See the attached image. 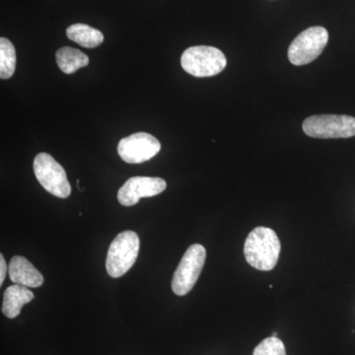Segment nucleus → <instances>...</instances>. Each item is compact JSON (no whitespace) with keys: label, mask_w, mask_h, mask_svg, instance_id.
<instances>
[{"label":"nucleus","mask_w":355,"mask_h":355,"mask_svg":"<svg viewBox=\"0 0 355 355\" xmlns=\"http://www.w3.org/2000/svg\"><path fill=\"white\" fill-rule=\"evenodd\" d=\"M16 69V51L8 39H0V77L9 79Z\"/></svg>","instance_id":"nucleus-14"},{"label":"nucleus","mask_w":355,"mask_h":355,"mask_svg":"<svg viewBox=\"0 0 355 355\" xmlns=\"http://www.w3.org/2000/svg\"><path fill=\"white\" fill-rule=\"evenodd\" d=\"M67 38L84 48L93 49L104 42V35L99 30L86 24H73L67 29Z\"/></svg>","instance_id":"nucleus-12"},{"label":"nucleus","mask_w":355,"mask_h":355,"mask_svg":"<svg viewBox=\"0 0 355 355\" xmlns=\"http://www.w3.org/2000/svg\"><path fill=\"white\" fill-rule=\"evenodd\" d=\"M282 244L277 233L268 227L254 228L244 245L247 263L259 270H272L279 261Z\"/></svg>","instance_id":"nucleus-1"},{"label":"nucleus","mask_w":355,"mask_h":355,"mask_svg":"<svg viewBox=\"0 0 355 355\" xmlns=\"http://www.w3.org/2000/svg\"><path fill=\"white\" fill-rule=\"evenodd\" d=\"M303 132L314 139H349L355 137V118L343 114H318L306 119Z\"/></svg>","instance_id":"nucleus-4"},{"label":"nucleus","mask_w":355,"mask_h":355,"mask_svg":"<svg viewBox=\"0 0 355 355\" xmlns=\"http://www.w3.org/2000/svg\"><path fill=\"white\" fill-rule=\"evenodd\" d=\"M253 355H286V350L282 340L270 336L257 345Z\"/></svg>","instance_id":"nucleus-15"},{"label":"nucleus","mask_w":355,"mask_h":355,"mask_svg":"<svg viewBox=\"0 0 355 355\" xmlns=\"http://www.w3.org/2000/svg\"><path fill=\"white\" fill-rule=\"evenodd\" d=\"M184 71L195 77L217 76L225 69L227 60L220 50L214 46H191L181 58Z\"/></svg>","instance_id":"nucleus-2"},{"label":"nucleus","mask_w":355,"mask_h":355,"mask_svg":"<svg viewBox=\"0 0 355 355\" xmlns=\"http://www.w3.org/2000/svg\"><path fill=\"white\" fill-rule=\"evenodd\" d=\"M7 272V266L6 259H4L3 254H0V286L3 284L4 279H6V275Z\"/></svg>","instance_id":"nucleus-16"},{"label":"nucleus","mask_w":355,"mask_h":355,"mask_svg":"<svg viewBox=\"0 0 355 355\" xmlns=\"http://www.w3.org/2000/svg\"><path fill=\"white\" fill-rule=\"evenodd\" d=\"M207 259L205 248L200 244L191 245L173 275L172 289L177 295L184 296L193 288L202 273Z\"/></svg>","instance_id":"nucleus-5"},{"label":"nucleus","mask_w":355,"mask_h":355,"mask_svg":"<svg viewBox=\"0 0 355 355\" xmlns=\"http://www.w3.org/2000/svg\"><path fill=\"white\" fill-rule=\"evenodd\" d=\"M34 172L44 190L57 198L69 197L71 187L67 180V172L50 154L40 153L35 157Z\"/></svg>","instance_id":"nucleus-7"},{"label":"nucleus","mask_w":355,"mask_h":355,"mask_svg":"<svg viewBox=\"0 0 355 355\" xmlns=\"http://www.w3.org/2000/svg\"><path fill=\"white\" fill-rule=\"evenodd\" d=\"M329 33L321 26L300 33L288 48V60L294 65H305L316 60L326 48Z\"/></svg>","instance_id":"nucleus-6"},{"label":"nucleus","mask_w":355,"mask_h":355,"mask_svg":"<svg viewBox=\"0 0 355 355\" xmlns=\"http://www.w3.org/2000/svg\"><path fill=\"white\" fill-rule=\"evenodd\" d=\"M89 58L77 49L64 46L57 51V64L60 69L67 74H72L79 69L87 67Z\"/></svg>","instance_id":"nucleus-13"},{"label":"nucleus","mask_w":355,"mask_h":355,"mask_svg":"<svg viewBox=\"0 0 355 355\" xmlns=\"http://www.w3.org/2000/svg\"><path fill=\"white\" fill-rule=\"evenodd\" d=\"M160 141L146 132H137L121 140L118 146L120 157L128 164H141L157 155Z\"/></svg>","instance_id":"nucleus-8"},{"label":"nucleus","mask_w":355,"mask_h":355,"mask_svg":"<svg viewBox=\"0 0 355 355\" xmlns=\"http://www.w3.org/2000/svg\"><path fill=\"white\" fill-rule=\"evenodd\" d=\"M139 237L135 231L120 233L109 248L106 268L110 277L114 279L123 277L137 261L139 252Z\"/></svg>","instance_id":"nucleus-3"},{"label":"nucleus","mask_w":355,"mask_h":355,"mask_svg":"<svg viewBox=\"0 0 355 355\" xmlns=\"http://www.w3.org/2000/svg\"><path fill=\"white\" fill-rule=\"evenodd\" d=\"M34 297L28 287L20 284L9 286L4 292L2 313L9 319H14L20 314L23 306L31 302Z\"/></svg>","instance_id":"nucleus-11"},{"label":"nucleus","mask_w":355,"mask_h":355,"mask_svg":"<svg viewBox=\"0 0 355 355\" xmlns=\"http://www.w3.org/2000/svg\"><path fill=\"white\" fill-rule=\"evenodd\" d=\"M167 184L161 178L133 177L119 190L118 200L123 207H132L141 198H151L165 191Z\"/></svg>","instance_id":"nucleus-9"},{"label":"nucleus","mask_w":355,"mask_h":355,"mask_svg":"<svg viewBox=\"0 0 355 355\" xmlns=\"http://www.w3.org/2000/svg\"><path fill=\"white\" fill-rule=\"evenodd\" d=\"M272 336H275V338H277V333H273Z\"/></svg>","instance_id":"nucleus-17"},{"label":"nucleus","mask_w":355,"mask_h":355,"mask_svg":"<svg viewBox=\"0 0 355 355\" xmlns=\"http://www.w3.org/2000/svg\"><path fill=\"white\" fill-rule=\"evenodd\" d=\"M8 272L11 282L15 284L35 288L44 284L42 273L24 257H13L9 263Z\"/></svg>","instance_id":"nucleus-10"}]
</instances>
